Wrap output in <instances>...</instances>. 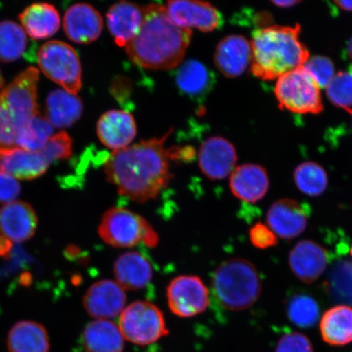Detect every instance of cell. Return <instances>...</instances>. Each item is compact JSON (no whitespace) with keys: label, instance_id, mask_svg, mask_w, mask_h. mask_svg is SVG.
I'll list each match as a JSON object with an SVG mask.
<instances>
[{"label":"cell","instance_id":"cell-1","mask_svg":"<svg viewBox=\"0 0 352 352\" xmlns=\"http://www.w3.org/2000/svg\"><path fill=\"white\" fill-rule=\"evenodd\" d=\"M171 131L161 138H153L113 151L104 164V173L118 192L130 200L145 202L154 199L173 178L170 161L188 158L179 148H166Z\"/></svg>","mask_w":352,"mask_h":352},{"label":"cell","instance_id":"cell-2","mask_svg":"<svg viewBox=\"0 0 352 352\" xmlns=\"http://www.w3.org/2000/svg\"><path fill=\"white\" fill-rule=\"evenodd\" d=\"M144 20L136 37L126 47L134 63L154 70L173 69L182 64L192 38V30L180 28L170 20L166 7H143Z\"/></svg>","mask_w":352,"mask_h":352},{"label":"cell","instance_id":"cell-3","mask_svg":"<svg viewBox=\"0 0 352 352\" xmlns=\"http://www.w3.org/2000/svg\"><path fill=\"white\" fill-rule=\"evenodd\" d=\"M301 26H267L254 30L252 72L263 80H274L305 64L309 52L300 39Z\"/></svg>","mask_w":352,"mask_h":352},{"label":"cell","instance_id":"cell-4","mask_svg":"<svg viewBox=\"0 0 352 352\" xmlns=\"http://www.w3.org/2000/svg\"><path fill=\"white\" fill-rule=\"evenodd\" d=\"M212 289L220 305L228 310L241 311L258 300L262 283L252 263L235 258L224 261L215 270Z\"/></svg>","mask_w":352,"mask_h":352},{"label":"cell","instance_id":"cell-5","mask_svg":"<svg viewBox=\"0 0 352 352\" xmlns=\"http://www.w3.org/2000/svg\"><path fill=\"white\" fill-rule=\"evenodd\" d=\"M98 233L105 243L116 248H131L144 243L154 248L158 235L146 219L126 208H110L103 215Z\"/></svg>","mask_w":352,"mask_h":352},{"label":"cell","instance_id":"cell-6","mask_svg":"<svg viewBox=\"0 0 352 352\" xmlns=\"http://www.w3.org/2000/svg\"><path fill=\"white\" fill-rule=\"evenodd\" d=\"M39 68L44 76L74 95L81 90L82 65L76 50L63 41H51L38 52Z\"/></svg>","mask_w":352,"mask_h":352},{"label":"cell","instance_id":"cell-7","mask_svg":"<svg viewBox=\"0 0 352 352\" xmlns=\"http://www.w3.org/2000/svg\"><path fill=\"white\" fill-rule=\"evenodd\" d=\"M275 94L280 107L290 112L318 114L323 111L320 87L302 65L277 79Z\"/></svg>","mask_w":352,"mask_h":352},{"label":"cell","instance_id":"cell-8","mask_svg":"<svg viewBox=\"0 0 352 352\" xmlns=\"http://www.w3.org/2000/svg\"><path fill=\"white\" fill-rule=\"evenodd\" d=\"M118 327L126 340L139 346L151 345L169 333L164 314L146 301H135L126 307Z\"/></svg>","mask_w":352,"mask_h":352},{"label":"cell","instance_id":"cell-9","mask_svg":"<svg viewBox=\"0 0 352 352\" xmlns=\"http://www.w3.org/2000/svg\"><path fill=\"white\" fill-rule=\"evenodd\" d=\"M38 79V69L29 67L0 92V100L14 118L19 129L30 118L39 116Z\"/></svg>","mask_w":352,"mask_h":352},{"label":"cell","instance_id":"cell-10","mask_svg":"<svg viewBox=\"0 0 352 352\" xmlns=\"http://www.w3.org/2000/svg\"><path fill=\"white\" fill-rule=\"evenodd\" d=\"M166 298L171 312L183 318L202 314L210 305L209 289L197 276L175 277L166 289Z\"/></svg>","mask_w":352,"mask_h":352},{"label":"cell","instance_id":"cell-11","mask_svg":"<svg viewBox=\"0 0 352 352\" xmlns=\"http://www.w3.org/2000/svg\"><path fill=\"white\" fill-rule=\"evenodd\" d=\"M166 10L170 20L180 28L211 32L222 25L221 13L208 2L174 0L167 2Z\"/></svg>","mask_w":352,"mask_h":352},{"label":"cell","instance_id":"cell-12","mask_svg":"<svg viewBox=\"0 0 352 352\" xmlns=\"http://www.w3.org/2000/svg\"><path fill=\"white\" fill-rule=\"evenodd\" d=\"M125 289L111 280H101L87 290L83 305L87 314L96 319L116 318L125 309Z\"/></svg>","mask_w":352,"mask_h":352},{"label":"cell","instance_id":"cell-13","mask_svg":"<svg viewBox=\"0 0 352 352\" xmlns=\"http://www.w3.org/2000/svg\"><path fill=\"white\" fill-rule=\"evenodd\" d=\"M310 208L289 198L274 202L267 214V223L276 236L294 239L306 230Z\"/></svg>","mask_w":352,"mask_h":352},{"label":"cell","instance_id":"cell-14","mask_svg":"<svg viewBox=\"0 0 352 352\" xmlns=\"http://www.w3.org/2000/svg\"><path fill=\"white\" fill-rule=\"evenodd\" d=\"M236 162L234 145L219 136L205 140L198 153V164L202 173L212 180L223 179L231 175Z\"/></svg>","mask_w":352,"mask_h":352},{"label":"cell","instance_id":"cell-15","mask_svg":"<svg viewBox=\"0 0 352 352\" xmlns=\"http://www.w3.org/2000/svg\"><path fill=\"white\" fill-rule=\"evenodd\" d=\"M329 254L316 241L305 240L294 246L289 255V264L294 274L302 283H314L327 270Z\"/></svg>","mask_w":352,"mask_h":352},{"label":"cell","instance_id":"cell-16","mask_svg":"<svg viewBox=\"0 0 352 352\" xmlns=\"http://www.w3.org/2000/svg\"><path fill=\"white\" fill-rule=\"evenodd\" d=\"M66 36L77 43H90L100 37L103 19L94 6L85 3L74 4L66 10L63 20Z\"/></svg>","mask_w":352,"mask_h":352},{"label":"cell","instance_id":"cell-17","mask_svg":"<svg viewBox=\"0 0 352 352\" xmlns=\"http://www.w3.org/2000/svg\"><path fill=\"white\" fill-rule=\"evenodd\" d=\"M214 63L226 78L239 77L252 63V44L241 35H228L218 43Z\"/></svg>","mask_w":352,"mask_h":352},{"label":"cell","instance_id":"cell-18","mask_svg":"<svg viewBox=\"0 0 352 352\" xmlns=\"http://www.w3.org/2000/svg\"><path fill=\"white\" fill-rule=\"evenodd\" d=\"M96 132L104 146L117 151L129 146L138 129L132 114L125 110L113 109L100 118Z\"/></svg>","mask_w":352,"mask_h":352},{"label":"cell","instance_id":"cell-19","mask_svg":"<svg viewBox=\"0 0 352 352\" xmlns=\"http://www.w3.org/2000/svg\"><path fill=\"white\" fill-rule=\"evenodd\" d=\"M50 164L41 152L15 146L0 148V174L21 180H32L46 173Z\"/></svg>","mask_w":352,"mask_h":352},{"label":"cell","instance_id":"cell-20","mask_svg":"<svg viewBox=\"0 0 352 352\" xmlns=\"http://www.w3.org/2000/svg\"><path fill=\"white\" fill-rule=\"evenodd\" d=\"M37 227V214L28 202L12 201L0 210V233L12 241H28Z\"/></svg>","mask_w":352,"mask_h":352},{"label":"cell","instance_id":"cell-21","mask_svg":"<svg viewBox=\"0 0 352 352\" xmlns=\"http://www.w3.org/2000/svg\"><path fill=\"white\" fill-rule=\"evenodd\" d=\"M144 20L143 7L121 1L109 8L107 26L118 46L126 47L142 28Z\"/></svg>","mask_w":352,"mask_h":352},{"label":"cell","instance_id":"cell-22","mask_svg":"<svg viewBox=\"0 0 352 352\" xmlns=\"http://www.w3.org/2000/svg\"><path fill=\"white\" fill-rule=\"evenodd\" d=\"M232 195L248 204H256L263 199L270 189L267 170L258 164H243L236 167L230 177Z\"/></svg>","mask_w":352,"mask_h":352},{"label":"cell","instance_id":"cell-23","mask_svg":"<svg viewBox=\"0 0 352 352\" xmlns=\"http://www.w3.org/2000/svg\"><path fill=\"white\" fill-rule=\"evenodd\" d=\"M19 17L22 28L34 39L50 38L60 26L58 10L47 3H35L26 7Z\"/></svg>","mask_w":352,"mask_h":352},{"label":"cell","instance_id":"cell-24","mask_svg":"<svg viewBox=\"0 0 352 352\" xmlns=\"http://www.w3.org/2000/svg\"><path fill=\"white\" fill-rule=\"evenodd\" d=\"M117 283L126 290H138L146 286L153 277L151 263L142 254L126 252L117 258L113 265Z\"/></svg>","mask_w":352,"mask_h":352},{"label":"cell","instance_id":"cell-25","mask_svg":"<svg viewBox=\"0 0 352 352\" xmlns=\"http://www.w3.org/2000/svg\"><path fill=\"white\" fill-rule=\"evenodd\" d=\"M175 78L179 90L195 100L204 98L214 85V74L196 60H189L179 65Z\"/></svg>","mask_w":352,"mask_h":352},{"label":"cell","instance_id":"cell-26","mask_svg":"<svg viewBox=\"0 0 352 352\" xmlns=\"http://www.w3.org/2000/svg\"><path fill=\"white\" fill-rule=\"evenodd\" d=\"M124 341L120 327L109 320L91 321L82 333L87 352H123Z\"/></svg>","mask_w":352,"mask_h":352},{"label":"cell","instance_id":"cell-27","mask_svg":"<svg viewBox=\"0 0 352 352\" xmlns=\"http://www.w3.org/2000/svg\"><path fill=\"white\" fill-rule=\"evenodd\" d=\"M83 111L82 100L64 89H56L48 94L46 118L52 126L65 129L72 126L81 118Z\"/></svg>","mask_w":352,"mask_h":352},{"label":"cell","instance_id":"cell-28","mask_svg":"<svg viewBox=\"0 0 352 352\" xmlns=\"http://www.w3.org/2000/svg\"><path fill=\"white\" fill-rule=\"evenodd\" d=\"M7 343L10 352H48L50 349L46 329L32 320L14 324L8 333Z\"/></svg>","mask_w":352,"mask_h":352},{"label":"cell","instance_id":"cell-29","mask_svg":"<svg viewBox=\"0 0 352 352\" xmlns=\"http://www.w3.org/2000/svg\"><path fill=\"white\" fill-rule=\"evenodd\" d=\"M320 329L327 344H349L352 342V308L342 305L330 308L321 318Z\"/></svg>","mask_w":352,"mask_h":352},{"label":"cell","instance_id":"cell-30","mask_svg":"<svg viewBox=\"0 0 352 352\" xmlns=\"http://www.w3.org/2000/svg\"><path fill=\"white\" fill-rule=\"evenodd\" d=\"M28 35L16 22L0 21V61L11 63L19 59L28 47Z\"/></svg>","mask_w":352,"mask_h":352},{"label":"cell","instance_id":"cell-31","mask_svg":"<svg viewBox=\"0 0 352 352\" xmlns=\"http://www.w3.org/2000/svg\"><path fill=\"white\" fill-rule=\"evenodd\" d=\"M54 135V127L46 118L41 116L30 118L20 127L16 146L32 152L41 151Z\"/></svg>","mask_w":352,"mask_h":352},{"label":"cell","instance_id":"cell-32","mask_svg":"<svg viewBox=\"0 0 352 352\" xmlns=\"http://www.w3.org/2000/svg\"><path fill=\"white\" fill-rule=\"evenodd\" d=\"M325 288L334 301L352 305V250L351 257L338 262L330 272Z\"/></svg>","mask_w":352,"mask_h":352},{"label":"cell","instance_id":"cell-33","mask_svg":"<svg viewBox=\"0 0 352 352\" xmlns=\"http://www.w3.org/2000/svg\"><path fill=\"white\" fill-rule=\"evenodd\" d=\"M296 186L305 195L318 197L327 190L328 175L322 166L314 162H303L294 173Z\"/></svg>","mask_w":352,"mask_h":352},{"label":"cell","instance_id":"cell-34","mask_svg":"<svg viewBox=\"0 0 352 352\" xmlns=\"http://www.w3.org/2000/svg\"><path fill=\"white\" fill-rule=\"evenodd\" d=\"M288 318L297 327L307 329L318 322L320 309L316 299L306 294H296L286 305Z\"/></svg>","mask_w":352,"mask_h":352},{"label":"cell","instance_id":"cell-35","mask_svg":"<svg viewBox=\"0 0 352 352\" xmlns=\"http://www.w3.org/2000/svg\"><path fill=\"white\" fill-rule=\"evenodd\" d=\"M330 101L346 111L352 107V73L342 72L336 74L327 87Z\"/></svg>","mask_w":352,"mask_h":352},{"label":"cell","instance_id":"cell-36","mask_svg":"<svg viewBox=\"0 0 352 352\" xmlns=\"http://www.w3.org/2000/svg\"><path fill=\"white\" fill-rule=\"evenodd\" d=\"M73 142L67 132L60 131L52 136L41 152L50 162L67 160L72 155Z\"/></svg>","mask_w":352,"mask_h":352},{"label":"cell","instance_id":"cell-37","mask_svg":"<svg viewBox=\"0 0 352 352\" xmlns=\"http://www.w3.org/2000/svg\"><path fill=\"white\" fill-rule=\"evenodd\" d=\"M309 76L318 83L320 88L327 87L336 76V69L332 60L327 57L316 56L308 59L302 65Z\"/></svg>","mask_w":352,"mask_h":352},{"label":"cell","instance_id":"cell-38","mask_svg":"<svg viewBox=\"0 0 352 352\" xmlns=\"http://www.w3.org/2000/svg\"><path fill=\"white\" fill-rule=\"evenodd\" d=\"M19 127L0 100V148L16 146Z\"/></svg>","mask_w":352,"mask_h":352},{"label":"cell","instance_id":"cell-39","mask_svg":"<svg viewBox=\"0 0 352 352\" xmlns=\"http://www.w3.org/2000/svg\"><path fill=\"white\" fill-rule=\"evenodd\" d=\"M276 352H314V347L305 334L289 333L280 338Z\"/></svg>","mask_w":352,"mask_h":352},{"label":"cell","instance_id":"cell-40","mask_svg":"<svg viewBox=\"0 0 352 352\" xmlns=\"http://www.w3.org/2000/svg\"><path fill=\"white\" fill-rule=\"evenodd\" d=\"M250 240L254 248L267 249L274 248L278 243V239L270 227L262 223H257L250 228Z\"/></svg>","mask_w":352,"mask_h":352},{"label":"cell","instance_id":"cell-41","mask_svg":"<svg viewBox=\"0 0 352 352\" xmlns=\"http://www.w3.org/2000/svg\"><path fill=\"white\" fill-rule=\"evenodd\" d=\"M21 192V186L16 179L0 174V204L14 201Z\"/></svg>","mask_w":352,"mask_h":352},{"label":"cell","instance_id":"cell-42","mask_svg":"<svg viewBox=\"0 0 352 352\" xmlns=\"http://www.w3.org/2000/svg\"><path fill=\"white\" fill-rule=\"evenodd\" d=\"M13 243L10 239L3 235H0V257L7 258L10 254Z\"/></svg>","mask_w":352,"mask_h":352},{"label":"cell","instance_id":"cell-43","mask_svg":"<svg viewBox=\"0 0 352 352\" xmlns=\"http://www.w3.org/2000/svg\"><path fill=\"white\" fill-rule=\"evenodd\" d=\"M81 254V250L77 246L72 245L65 249V256L69 259L78 258Z\"/></svg>","mask_w":352,"mask_h":352},{"label":"cell","instance_id":"cell-44","mask_svg":"<svg viewBox=\"0 0 352 352\" xmlns=\"http://www.w3.org/2000/svg\"><path fill=\"white\" fill-rule=\"evenodd\" d=\"M276 7L280 8H289L300 3L298 0H278V1H272Z\"/></svg>","mask_w":352,"mask_h":352},{"label":"cell","instance_id":"cell-45","mask_svg":"<svg viewBox=\"0 0 352 352\" xmlns=\"http://www.w3.org/2000/svg\"><path fill=\"white\" fill-rule=\"evenodd\" d=\"M338 8L349 12H352V1H334Z\"/></svg>","mask_w":352,"mask_h":352},{"label":"cell","instance_id":"cell-46","mask_svg":"<svg viewBox=\"0 0 352 352\" xmlns=\"http://www.w3.org/2000/svg\"><path fill=\"white\" fill-rule=\"evenodd\" d=\"M4 82H6V81H4V78L3 76L1 70H0V89H2V88L3 87Z\"/></svg>","mask_w":352,"mask_h":352},{"label":"cell","instance_id":"cell-47","mask_svg":"<svg viewBox=\"0 0 352 352\" xmlns=\"http://www.w3.org/2000/svg\"><path fill=\"white\" fill-rule=\"evenodd\" d=\"M349 55L351 56V58L352 59V38L351 39V41L349 43Z\"/></svg>","mask_w":352,"mask_h":352},{"label":"cell","instance_id":"cell-48","mask_svg":"<svg viewBox=\"0 0 352 352\" xmlns=\"http://www.w3.org/2000/svg\"><path fill=\"white\" fill-rule=\"evenodd\" d=\"M347 112L350 113L351 116H352V111H351V110H349V111H347Z\"/></svg>","mask_w":352,"mask_h":352}]
</instances>
